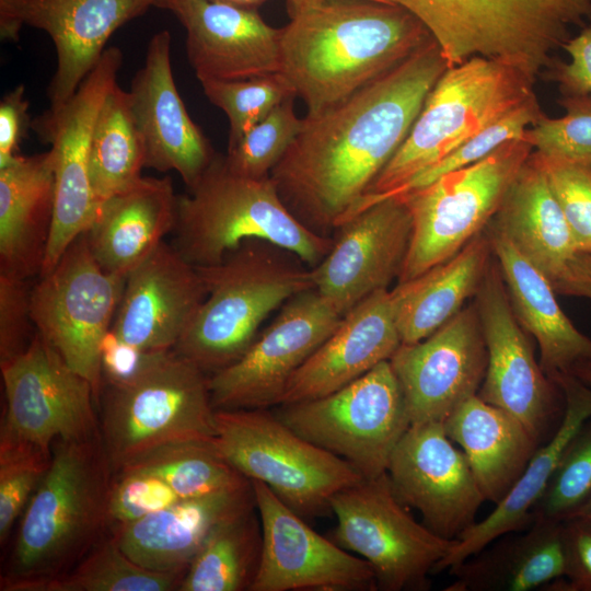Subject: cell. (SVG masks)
I'll return each instance as SVG.
<instances>
[{
	"instance_id": "6da1fadb",
	"label": "cell",
	"mask_w": 591,
	"mask_h": 591,
	"mask_svg": "<svg viewBox=\"0 0 591 591\" xmlns=\"http://www.w3.org/2000/svg\"><path fill=\"white\" fill-rule=\"evenodd\" d=\"M448 65L433 38L304 125L270 178L290 212L329 236L352 217L406 139Z\"/></svg>"
},
{
	"instance_id": "7a4b0ae2",
	"label": "cell",
	"mask_w": 591,
	"mask_h": 591,
	"mask_svg": "<svg viewBox=\"0 0 591 591\" xmlns=\"http://www.w3.org/2000/svg\"><path fill=\"white\" fill-rule=\"evenodd\" d=\"M281 71L306 115H316L376 80L431 35L408 10L374 0H288Z\"/></svg>"
},
{
	"instance_id": "3957f363",
	"label": "cell",
	"mask_w": 591,
	"mask_h": 591,
	"mask_svg": "<svg viewBox=\"0 0 591 591\" xmlns=\"http://www.w3.org/2000/svg\"><path fill=\"white\" fill-rule=\"evenodd\" d=\"M113 474L100 433L53 443L50 466L19 520L1 591H40L109 532Z\"/></svg>"
},
{
	"instance_id": "277c9868",
	"label": "cell",
	"mask_w": 591,
	"mask_h": 591,
	"mask_svg": "<svg viewBox=\"0 0 591 591\" xmlns=\"http://www.w3.org/2000/svg\"><path fill=\"white\" fill-rule=\"evenodd\" d=\"M196 268L207 294L173 350L207 374L236 361L271 312L314 288L311 267L263 240H246L220 263Z\"/></svg>"
},
{
	"instance_id": "5b68a950",
	"label": "cell",
	"mask_w": 591,
	"mask_h": 591,
	"mask_svg": "<svg viewBox=\"0 0 591 591\" xmlns=\"http://www.w3.org/2000/svg\"><path fill=\"white\" fill-rule=\"evenodd\" d=\"M174 248L192 265L220 263L246 240H263L313 268L333 245L332 236L304 227L286 207L270 176L231 172L218 154L185 194L177 196Z\"/></svg>"
},
{
	"instance_id": "8992f818",
	"label": "cell",
	"mask_w": 591,
	"mask_h": 591,
	"mask_svg": "<svg viewBox=\"0 0 591 591\" xmlns=\"http://www.w3.org/2000/svg\"><path fill=\"white\" fill-rule=\"evenodd\" d=\"M413 13L448 67L484 57L535 81L572 26L591 22V0H392Z\"/></svg>"
},
{
	"instance_id": "52a82bcc",
	"label": "cell",
	"mask_w": 591,
	"mask_h": 591,
	"mask_svg": "<svg viewBox=\"0 0 591 591\" xmlns=\"http://www.w3.org/2000/svg\"><path fill=\"white\" fill-rule=\"evenodd\" d=\"M534 84L517 68L484 57L447 67L357 212L395 194L465 140L536 97Z\"/></svg>"
},
{
	"instance_id": "ba28073f",
	"label": "cell",
	"mask_w": 591,
	"mask_h": 591,
	"mask_svg": "<svg viewBox=\"0 0 591 591\" xmlns=\"http://www.w3.org/2000/svg\"><path fill=\"white\" fill-rule=\"evenodd\" d=\"M97 415L113 472L165 444L213 442L217 434L209 374L173 349L157 352L130 380L104 384Z\"/></svg>"
},
{
	"instance_id": "9c48e42d",
	"label": "cell",
	"mask_w": 591,
	"mask_h": 591,
	"mask_svg": "<svg viewBox=\"0 0 591 591\" xmlns=\"http://www.w3.org/2000/svg\"><path fill=\"white\" fill-rule=\"evenodd\" d=\"M215 447L239 473L267 485L296 513L324 517L340 490L363 477L268 408L216 409Z\"/></svg>"
},
{
	"instance_id": "30bf717a",
	"label": "cell",
	"mask_w": 591,
	"mask_h": 591,
	"mask_svg": "<svg viewBox=\"0 0 591 591\" xmlns=\"http://www.w3.org/2000/svg\"><path fill=\"white\" fill-rule=\"evenodd\" d=\"M533 152L510 140L484 159L399 195L412 216V236L398 283L419 277L457 254L482 233Z\"/></svg>"
},
{
	"instance_id": "8fae6325",
	"label": "cell",
	"mask_w": 591,
	"mask_h": 591,
	"mask_svg": "<svg viewBox=\"0 0 591 591\" xmlns=\"http://www.w3.org/2000/svg\"><path fill=\"white\" fill-rule=\"evenodd\" d=\"M276 415L304 439L348 462L363 478L386 473L410 426L389 360L331 394L280 405Z\"/></svg>"
},
{
	"instance_id": "7c38bea8",
	"label": "cell",
	"mask_w": 591,
	"mask_h": 591,
	"mask_svg": "<svg viewBox=\"0 0 591 591\" xmlns=\"http://www.w3.org/2000/svg\"><path fill=\"white\" fill-rule=\"evenodd\" d=\"M331 508L337 519L334 542L372 566L381 591L429 589V573L455 542L415 520L387 473L340 490Z\"/></svg>"
},
{
	"instance_id": "4fadbf2b",
	"label": "cell",
	"mask_w": 591,
	"mask_h": 591,
	"mask_svg": "<svg viewBox=\"0 0 591 591\" xmlns=\"http://www.w3.org/2000/svg\"><path fill=\"white\" fill-rule=\"evenodd\" d=\"M126 278L106 273L95 260L86 232L77 237L31 290L35 329L65 361L102 390L101 354Z\"/></svg>"
},
{
	"instance_id": "5bb4252c",
	"label": "cell",
	"mask_w": 591,
	"mask_h": 591,
	"mask_svg": "<svg viewBox=\"0 0 591 591\" xmlns=\"http://www.w3.org/2000/svg\"><path fill=\"white\" fill-rule=\"evenodd\" d=\"M123 54L108 47L60 107L32 120V129L49 143L54 157L55 206L40 275L53 269L70 244L92 225L99 202L90 181V151L99 112L117 84Z\"/></svg>"
},
{
	"instance_id": "9a60e30c",
	"label": "cell",
	"mask_w": 591,
	"mask_h": 591,
	"mask_svg": "<svg viewBox=\"0 0 591 591\" xmlns=\"http://www.w3.org/2000/svg\"><path fill=\"white\" fill-rule=\"evenodd\" d=\"M0 369L5 397L0 442L50 450L58 439L84 440L100 433L92 384L37 331L28 348Z\"/></svg>"
},
{
	"instance_id": "2e32d148",
	"label": "cell",
	"mask_w": 591,
	"mask_h": 591,
	"mask_svg": "<svg viewBox=\"0 0 591 591\" xmlns=\"http://www.w3.org/2000/svg\"><path fill=\"white\" fill-rule=\"evenodd\" d=\"M343 316L315 288L293 296L236 361L209 374L215 409L280 405L292 375Z\"/></svg>"
},
{
	"instance_id": "e0dca14e",
	"label": "cell",
	"mask_w": 591,
	"mask_h": 591,
	"mask_svg": "<svg viewBox=\"0 0 591 591\" xmlns=\"http://www.w3.org/2000/svg\"><path fill=\"white\" fill-rule=\"evenodd\" d=\"M487 368L477 396L519 419L540 442L559 409L560 390L535 359L494 255L474 297Z\"/></svg>"
},
{
	"instance_id": "ac0fdd59",
	"label": "cell",
	"mask_w": 591,
	"mask_h": 591,
	"mask_svg": "<svg viewBox=\"0 0 591 591\" xmlns=\"http://www.w3.org/2000/svg\"><path fill=\"white\" fill-rule=\"evenodd\" d=\"M263 531L250 591H375L372 566L315 532L262 482L251 480Z\"/></svg>"
},
{
	"instance_id": "d6986e66",
	"label": "cell",
	"mask_w": 591,
	"mask_h": 591,
	"mask_svg": "<svg viewBox=\"0 0 591 591\" xmlns=\"http://www.w3.org/2000/svg\"><path fill=\"white\" fill-rule=\"evenodd\" d=\"M386 473L398 499L445 540L456 541L471 528L486 501L466 455L439 421L410 424Z\"/></svg>"
},
{
	"instance_id": "ffe728a7",
	"label": "cell",
	"mask_w": 591,
	"mask_h": 591,
	"mask_svg": "<svg viewBox=\"0 0 591 591\" xmlns=\"http://www.w3.org/2000/svg\"><path fill=\"white\" fill-rule=\"evenodd\" d=\"M389 361L410 424L443 422L477 395L485 378L487 349L475 303L425 339L402 344Z\"/></svg>"
},
{
	"instance_id": "44dd1931",
	"label": "cell",
	"mask_w": 591,
	"mask_h": 591,
	"mask_svg": "<svg viewBox=\"0 0 591 591\" xmlns=\"http://www.w3.org/2000/svg\"><path fill=\"white\" fill-rule=\"evenodd\" d=\"M155 0H0V35L19 39L23 25L46 32L57 67L48 85L49 108H58L78 90L105 51L113 33L143 14Z\"/></svg>"
},
{
	"instance_id": "7402d4cb",
	"label": "cell",
	"mask_w": 591,
	"mask_h": 591,
	"mask_svg": "<svg viewBox=\"0 0 591 591\" xmlns=\"http://www.w3.org/2000/svg\"><path fill=\"white\" fill-rule=\"evenodd\" d=\"M333 245L312 268L314 288L344 315L398 279L412 236V216L399 195L379 199L344 221Z\"/></svg>"
},
{
	"instance_id": "603a6c76",
	"label": "cell",
	"mask_w": 591,
	"mask_h": 591,
	"mask_svg": "<svg viewBox=\"0 0 591 591\" xmlns=\"http://www.w3.org/2000/svg\"><path fill=\"white\" fill-rule=\"evenodd\" d=\"M172 37L160 31L150 39L144 62L136 72L128 99L144 147V165L175 171L193 187L217 153L190 118L177 91L171 61Z\"/></svg>"
},
{
	"instance_id": "cb8c5ba5",
	"label": "cell",
	"mask_w": 591,
	"mask_h": 591,
	"mask_svg": "<svg viewBox=\"0 0 591 591\" xmlns=\"http://www.w3.org/2000/svg\"><path fill=\"white\" fill-rule=\"evenodd\" d=\"M186 32V53L197 79L241 80L281 71V28L257 9L216 0H155Z\"/></svg>"
},
{
	"instance_id": "d4e9b609",
	"label": "cell",
	"mask_w": 591,
	"mask_h": 591,
	"mask_svg": "<svg viewBox=\"0 0 591 591\" xmlns=\"http://www.w3.org/2000/svg\"><path fill=\"white\" fill-rule=\"evenodd\" d=\"M206 294L196 266L163 241L127 275L111 332L143 351L174 349Z\"/></svg>"
},
{
	"instance_id": "484cf974",
	"label": "cell",
	"mask_w": 591,
	"mask_h": 591,
	"mask_svg": "<svg viewBox=\"0 0 591 591\" xmlns=\"http://www.w3.org/2000/svg\"><path fill=\"white\" fill-rule=\"evenodd\" d=\"M401 345L392 291L379 290L344 314L292 375L280 405L331 394L390 360Z\"/></svg>"
},
{
	"instance_id": "4316f807",
	"label": "cell",
	"mask_w": 591,
	"mask_h": 591,
	"mask_svg": "<svg viewBox=\"0 0 591 591\" xmlns=\"http://www.w3.org/2000/svg\"><path fill=\"white\" fill-rule=\"evenodd\" d=\"M256 507L252 482L199 497L179 499L137 522L112 529L137 564L161 572L186 573L212 532Z\"/></svg>"
},
{
	"instance_id": "83f0119b",
	"label": "cell",
	"mask_w": 591,
	"mask_h": 591,
	"mask_svg": "<svg viewBox=\"0 0 591 591\" xmlns=\"http://www.w3.org/2000/svg\"><path fill=\"white\" fill-rule=\"evenodd\" d=\"M564 396V412L549 440L537 447L524 472L508 495L482 521L475 522L454 542L433 572L449 569L479 552L499 536L526 529L532 511L543 495L566 448L591 418V386L572 373L552 379Z\"/></svg>"
},
{
	"instance_id": "f1b7e54d",
	"label": "cell",
	"mask_w": 591,
	"mask_h": 591,
	"mask_svg": "<svg viewBox=\"0 0 591 591\" xmlns=\"http://www.w3.org/2000/svg\"><path fill=\"white\" fill-rule=\"evenodd\" d=\"M177 196L171 177L141 176L103 200L86 232L101 268L126 278L173 232Z\"/></svg>"
},
{
	"instance_id": "f546056e",
	"label": "cell",
	"mask_w": 591,
	"mask_h": 591,
	"mask_svg": "<svg viewBox=\"0 0 591 591\" xmlns=\"http://www.w3.org/2000/svg\"><path fill=\"white\" fill-rule=\"evenodd\" d=\"M501 269L513 312L540 348V364L552 380L591 361V338L579 332L556 300L547 277L530 263L500 231L484 230Z\"/></svg>"
},
{
	"instance_id": "4dcf8cb0",
	"label": "cell",
	"mask_w": 591,
	"mask_h": 591,
	"mask_svg": "<svg viewBox=\"0 0 591 591\" xmlns=\"http://www.w3.org/2000/svg\"><path fill=\"white\" fill-rule=\"evenodd\" d=\"M55 206L50 149L19 155L0 167V273L28 279L39 275Z\"/></svg>"
},
{
	"instance_id": "1f68e13d",
	"label": "cell",
	"mask_w": 591,
	"mask_h": 591,
	"mask_svg": "<svg viewBox=\"0 0 591 591\" xmlns=\"http://www.w3.org/2000/svg\"><path fill=\"white\" fill-rule=\"evenodd\" d=\"M455 578L447 591H529L564 578L563 522L533 520L506 533L449 568Z\"/></svg>"
},
{
	"instance_id": "d6a6232c",
	"label": "cell",
	"mask_w": 591,
	"mask_h": 591,
	"mask_svg": "<svg viewBox=\"0 0 591 591\" xmlns=\"http://www.w3.org/2000/svg\"><path fill=\"white\" fill-rule=\"evenodd\" d=\"M442 424L466 455L485 500L495 505L514 486L540 444L519 419L477 395Z\"/></svg>"
},
{
	"instance_id": "836d02e7",
	"label": "cell",
	"mask_w": 591,
	"mask_h": 591,
	"mask_svg": "<svg viewBox=\"0 0 591 591\" xmlns=\"http://www.w3.org/2000/svg\"><path fill=\"white\" fill-rule=\"evenodd\" d=\"M553 281L577 252L563 211L533 150L488 223Z\"/></svg>"
},
{
	"instance_id": "e575fe53",
	"label": "cell",
	"mask_w": 591,
	"mask_h": 591,
	"mask_svg": "<svg viewBox=\"0 0 591 591\" xmlns=\"http://www.w3.org/2000/svg\"><path fill=\"white\" fill-rule=\"evenodd\" d=\"M494 257L485 231L457 254L419 277L392 289L402 344H415L434 333L475 297Z\"/></svg>"
},
{
	"instance_id": "d590c367",
	"label": "cell",
	"mask_w": 591,
	"mask_h": 591,
	"mask_svg": "<svg viewBox=\"0 0 591 591\" xmlns=\"http://www.w3.org/2000/svg\"><path fill=\"white\" fill-rule=\"evenodd\" d=\"M252 508L219 525L190 563L179 591H245L258 571L263 531Z\"/></svg>"
},
{
	"instance_id": "8d00e7d4",
	"label": "cell",
	"mask_w": 591,
	"mask_h": 591,
	"mask_svg": "<svg viewBox=\"0 0 591 591\" xmlns=\"http://www.w3.org/2000/svg\"><path fill=\"white\" fill-rule=\"evenodd\" d=\"M144 147L118 83L107 94L95 121L90 151V181L99 205L142 175Z\"/></svg>"
},
{
	"instance_id": "74e56055",
	"label": "cell",
	"mask_w": 591,
	"mask_h": 591,
	"mask_svg": "<svg viewBox=\"0 0 591 591\" xmlns=\"http://www.w3.org/2000/svg\"><path fill=\"white\" fill-rule=\"evenodd\" d=\"M213 442L184 441L165 444L123 468L155 475L181 499L205 496L247 483L250 479L225 461Z\"/></svg>"
},
{
	"instance_id": "f35d334b",
	"label": "cell",
	"mask_w": 591,
	"mask_h": 591,
	"mask_svg": "<svg viewBox=\"0 0 591 591\" xmlns=\"http://www.w3.org/2000/svg\"><path fill=\"white\" fill-rule=\"evenodd\" d=\"M184 573L148 569L128 557L109 532L68 572L40 591H174Z\"/></svg>"
},
{
	"instance_id": "ab89813d",
	"label": "cell",
	"mask_w": 591,
	"mask_h": 591,
	"mask_svg": "<svg viewBox=\"0 0 591 591\" xmlns=\"http://www.w3.org/2000/svg\"><path fill=\"white\" fill-rule=\"evenodd\" d=\"M200 84L209 102L228 117V149L234 147L277 105L296 96L280 72L241 80H204Z\"/></svg>"
},
{
	"instance_id": "60d3db41",
	"label": "cell",
	"mask_w": 591,
	"mask_h": 591,
	"mask_svg": "<svg viewBox=\"0 0 591 591\" xmlns=\"http://www.w3.org/2000/svg\"><path fill=\"white\" fill-rule=\"evenodd\" d=\"M294 99L290 96L277 105L234 147L228 149L223 159L231 172L252 178L270 175L304 125V118L296 113Z\"/></svg>"
},
{
	"instance_id": "b9f144b4",
	"label": "cell",
	"mask_w": 591,
	"mask_h": 591,
	"mask_svg": "<svg viewBox=\"0 0 591 591\" xmlns=\"http://www.w3.org/2000/svg\"><path fill=\"white\" fill-rule=\"evenodd\" d=\"M565 115L545 114L523 135L542 157L591 170V94L561 95Z\"/></svg>"
},
{
	"instance_id": "7bdbcfd3",
	"label": "cell",
	"mask_w": 591,
	"mask_h": 591,
	"mask_svg": "<svg viewBox=\"0 0 591 591\" xmlns=\"http://www.w3.org/2000/svg\"><path fill=\"white\" fill-rule=\"evenodd\" d=\"M591 496V418L566 448L532 511L533 520L564 522Z\"/></svg>"
},
{
	"instance_id": "ee69618b",
	"label": "cell",
	"mask_w": 591,
	"mask_h": 591,
	"mask_svg": "<svg viewBox=\"0 0 591 591\" xmlns=\"http://www.w3.org/2000/svg\"><path fill=\"white\" fill-rule=\"evenodd\" d=\"M51 462V449L0 442V544H5Z\"/></svg>"
},
{
	"instance_id": "f6af8a7d",
	"label": "cell",
	"mask_w": 591,
	"mask_h": 591,
	"mask_svg": "<svg viewBox=\"0 0 591 591\" xmlns=\"http://www.w3.org/2000/svg\"><path fill=\"white\" fill-rule=\"evenodd\" d=\"M543 115L537 97L530 100L465 140L438 163L417 175L393 195L425 186L445 173L484 159L510 140L521 139L525 130L533 126Z\"/></svg>"
},
{
	"instance_id": "bcb514c9",
	"label": "cell",
	"mask_w": 591,
	"mask_h": 591,
	"mask_svg": "<svg viewBox=\"0 0 591 591\" xmlns=\"http://www.w3.org/2000/svg\"><path fill=\"white\" fill-rule=\"evenodd\" d=\"M181 498L161 478L147 472H114L108 494L109 530L137 522Z\"/></svg>"
},
{
	"instance_id": "7dc6e473",
	"label": "cell",
	"mask_w": 591,
	"mask_h": 591,
	"mask_svg": "<svg viewBox=\"0 0 591 591\" xmlns=\"http://www.w3.org/2000/svg\"><path fill=\"white\" fill-rule=\"evenodd\" d=\"M537 154L576 251L591 253V170Z\"/></svg>"
},
{
	"instance_id": "c3c4849f",
	"label": "cell",
	"mask_w": 591,
	"mask_h": 591,
	"mask_svg": "<svg viewBox=\"0 0 591 591\" xmlns=\"http://www.w3.org/2000/svg\"><path fill=\"white\" fill-rule=\"evenodd\" d=\"M31 290L27 279L0 273V366L22 355L33 340Z\"/></svg>"
},
{
	"instance_id": "681fc988",
	"label": "cell",
	"mask_w": 591,
	"mask_h": 591,
	"mask_svg": "<svg viewBox=\"0 0 591 591\" xmlns=\"http://www.w3.org/2000/svg\"><path fill=\"white\" fill-rule=\"evenodd\" d=\"M563 524L566 572L546 590L591 591V519L571 518Z\"/></svg>"
},
{
	"instance_id": "f907efd6",
	"label": "cell",
	"mask_w": 591,
	"mask_h": 591,
	"mask_svg": "<svg viewBox=\"0 0 591 591\" xmlns=\"http://www.w3.org/2000/svg\"><path fill=\"white\" fill-rule=\"evenodd\" d=\"M563 48L570 61L555 58L542 74L557 84L561 95L591 94V22Z\"/></svg>"
},
{
	"instance_id": "816d5d0a",
	"label": "cell",
	"mask_w": 591,
	"mask_h": 591,
	"mask_svg": "<svg viewBox=\"0 0 591 591\" xmlns=\"http://www.w3.org/2000/svg\"><path fill=\"white\" fill-rule=\"evenodd\" d=\"M30 103L25 97L24 84L16 85L0 102V167L20 155L19 148L26 137L32 120Z\"/></svg>"
},
{
	"instance_id": "f5cc1de1",
	"label": "cell",
	"mask_w": 591,
	"mask_h": 591,
	"mask_svg": "<svg viewBox=\"0 0 591 591\" xmlns=\"http://www.w3.org/2000/svg\"><path fill=\"white\" fill-rule=\"evenodd\" d=\"M551 285L556 293L591 300V253L576 252Z\"/></svg>"
},
{
	"instance_id": "db71d44e",
	"label": "cell",
	"mask_w": 591,
	"mask_h": 591,
	"mask_svg": "<svg viewBox=\"0 0 591 591\" xmlns=\"http://www.w3.org/2000/svg\"><path fill=\"white\" fill-rule=\"evenodd\" d=\"M572 374H575L583 383L591 386V361H583L578 363L572 369Z\"/></svg>"
},
{
	"instance_id": "11a10c76",
	"label": "cell",
	"mask_w": 591,
	"mask_h": 591,
	"mask_svg": "<svg viewBox=\"0 0 591 591\" xmlns=\"http://www.w3.org/2000/svg\"><path fill=\"white\" fill-rule=\"evenodd\" d=\"M216 1L225 2V3L235 4V5L245 7V8L257 9L267 0H216Z\"/></svg>"
},
{
	"instance_id": "9f6ffc18",
	"label": "cell",
	"mask_w": 591,
	"mask_h": 591,
	"mask_svg": "<svg viewBox=\"0 0 591 591\" xmlns=\"http://www.w3.org/2000/svg\"><path fill=\"white\" fill-rule=\"evenodd\" d=\"M571 518L591 519V496L588 498V500L578 509V511Z\"/></svg>"
},
{
	"instance_id": "6f0895ef",
	"label": "cell",
	"mask_w": 591,
	"mask_h": 591,
	"mask_svg": "<svg viewBox=\"0 0 591 591\" xmlns=\"http://www.w3.org/2000/svg\"><path fill=\"white\" fill-rule=\"evenodd\" d=\"M374 1H380V2H385V3H394L392 0H374Z\"/></svg>"
}]
</instances>
